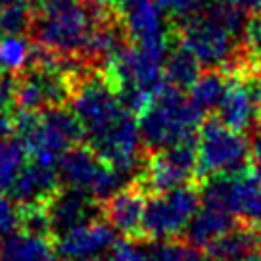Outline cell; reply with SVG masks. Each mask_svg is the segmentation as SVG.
<instances>
[{
	"mask_svg": "<svg viewBox=\"0 0 261 261\" xmlns=\"http://www.w3.org/2000/svg\"><path fill=\"white\" fill-rule=\"evenodd\" d=\"M16 137L35 162L54 165L69 148L85 139L79 119L65 106L50 108L44 112H17L14 117Z\"/></svg>",
	"mask_w": 261,
	"mask_h": 261,
	"instance_id": "cell-4",
	"label": "cell"
},
{
	"mask_svg": "<svg viewBox=\"0 0 261 261\" xmlns=\"http://www.w3.org/2000/svg\"><path fill=\"white\" fill-rule=\"evenodd\" d=\"M246 44L252 56L261 62V12L255 14L250 25L246 27Z\"/></svg>",
	"mask_w": 261,
	"mask_h": 261,
	"instance_id": "cell-28",
	"label": "cell"
},
{
	"mask_svg": "<svg viewBox=\"0 0 261 261\" xmlns=\"http://www.w3.org/2000/svg\"><path fill=\"white\" fill-rule=\"evenodd\" d=\"M261 230L252 225L237 223L223 237L205 246L204 252L210 261H246L257 255Z\"/></svg>",
	"mask_w": 261,
	"mask_h": 261,
	"instance_id": "cell-17",
	"label": "cell"
},
{
	"mask_svg": "<svg viewBox=\"0 0 261 261\" xmlns=\"http://www.w3.org/2000/svg\"><path fill=\"white\" fill-rule=\"evenodd\" d=\"M148 257L150 261H210L202 248L194 246L180 237L150 242Z\"/></svg>",
	"mask_w": 261,
	"mask_h": 261,
	"instance_id": "cell-23",
	"label": "cell"
},
{
	"mask_svg": "<svg viewBox=\"0 0 261 261\" xmlns=\"http://www.w3.org/2000/svg\"><path fill=\"white\" fill-rule=\"evenodd\" d=\"M200 182H190L165 192L150 194L142 215L140 242L150 244L155 240L180 237L187 230L194 213L200 210Z\"/></svg>",
	"mask_w": 261,
	"mask_h": 261,
	"instance_id": "cell-6",
	"label": "cell"
},
{
	"mask_svg": "<svg viewBox=\"0 0 261 261\" xmlns=\"http://www.w3.org/2000/svg\"><path fill=\"white\" fill-rule=\"evenodd\" d=\"M115 6L119 8L130 42L165 60L173 33L167 29L158 0H115Z\"/></svg>",
	"mask_w": 261,
	"mask_h": 261,
	"instance_id": "cell-12",
	"label": "cell"
},
{
	"mask_svg": "<svg viewBox=\"0 0 261 261\" xmlns=\"http://www.w3.org/2000/svg\"><path fill=\"white\" fill-rule=\"evenodd\" d=\"M133 179L139 180L148 196L190 182H200L196 139L148 152L142 169Z\"/></svg>",
	"mask_w": 261,
	"mask_h": 261,
	"instance_id": "cell-10",
	"label": "cell"
},
{
	"mask_svg": "<svg viewBox=\"0 0 261 261\" xmlns=\"http://www.w3.org/2000/svg\"><path fill=\"white\" fill-rule=\"evenodd\" d=\"M210 0H158L160 8L169 14L175 23H179L182 19L196 14L200 8H204Z\"/></svg>",
	"mask_w": 261,
	"mask_h": 261,
	"instance_id": "cell-25",
	"label": "cell"
},
{
	"mask_svg": "<svg viewBox=\"0 0 261 261\" xmlns=\"http://www.w3.org/2000/svg\"><path fill=\"white\" fill-rule=\"evenodd\" d=\"M252 162L255 165V171L261 175V135L255 137L252 144Z\"/></svg>",
	"mask_w": 261,
	"mask_h": 261,
	"instance_id": "cell-31",
	"label": "cell"
},
{
	"mask_svg": "<svg viewBox=\"0 0 261 261\" xmlns=\"http://www.w3.org/2000/svg\"><path fill=\"white\" fill-rule=\"evenodd\" d=\"M0 14H2V8H0Z\"/></svg>",
	"mask_w": 261,
	"mask_h": 261,
	"instance_id": "cell-36",
	"label": "cell"
},
{
	"mask_svg": "<svg viewBox=\"0 0 261 261\" xmlns=\"http://www.w3.org/2000/svg\"><path fill=\"white\" fill-rule=\"evenodd\" d=\"M50 261H69V259H65V257H62V255H60V257H52Z\"/></svg>",
	"mask_w": 261,
	"mask_h": 261,
	"instance_id": "cell-33",
	"label": "cell"
},
{
	"mask_svg": "<svg viewBox=\"0 0 261 261\" xmlns=\"http://www.w3.org/2000/svg\"><path fill=\"white\" fill-rule=\"evenodd\" d=\"M115 8L112 0H35L27 35L37 46L83 65L92 33Z\"/></svg>",
	"mask_w": 261,
	"mask_h": 261,
	"instance_id": "cell-2",
	"label": "cell"
},
{
	"mask_svg": "<svg viewBox=\"0 0 261 261\" xmlns=\"http://www.w3.org/2000/svg\"><path fill=\"white\" fill-rule=\"evenodd\" d=\"M196 146L200 182L210 177L242 171L252 158V146L248 144L244 133L227 127L219 117H210L202 123Z\"/></svg>",
	"mask_w": 261,
	"mask_h": 261,
	"instance_id": "cell-7",
	"label": "cell"
},
{
	"mask_svg": "<svg viewBox=\"0 0 261 261\" xmlns=\"http://www.w3.org/2000/svg\"><path fill=\"white\" fill-rule=\"evenodd\" d=\"M54 240L17 228L0 240V261H50Z\"/></svg>",
	"mask_w": 261,
	"mask_h": 261,
	"instance_id": "cell-18",
	"label": "cell"
},
{
	"mask_svg": "<svg viewBox=\"0 0 261 261\" xmlns=\"http://www.w3.org/2000/svg\"><path fill=\"white\" fill-rule=\"evenodd\" d=\"M35 44L33 41L21 35H4L0 37V71L10 75L19 73L25 69L33 56Z\"/></svg>",
	"mask_w": 261,
	"mask_h": 261,
	"instance_id": "cell-22",
	"label": "cell"
},
{
	"mask_svg": "<svg viewBox=\"0 0 261 261\" xmlns=\"http://www.w3.org/2000/svg\"><path fill=\"white\" fill-rule=\"evenodd\" d=\"M227 73V89L219 108V119L238 133H252L261 125V62Z\"/></svg>",
	"mask_w": 261,
	"mask_h": 261,
	"instance_id": "cell-9",
	"label": "cell"
},
{
	"mask_svg": "<svg viewBox=\"0 0 261 261\" xmlns=\"http://www.w3.org/2000/svg\"><path fill=\"white\" fill-rule=\"evenodd\" d=\"M19 228V205L0 192V237H6Z\"/></svg>",
	"mask_w": 261,
	"mask_h": 261,
	"instance_id": "cell-27",
	"label": "cell"
},
{
	"mask_svg": "<svg viewBox=\"0 0 261 261\" xmlns=\"http://www.w3.org/2000/svg\"><path fill=\"white\" fill-rule=\"evenodd\" d=\"M62 188V180L54 165L35 162L25 165L17 173L12 187L8 188V196L17 205L48 204V200Z\"/></svg>",
	"mask_w": 261,
	"mask_h": 261,
	"instance_id": "cell-16",
	"label": "cell"
},
{
	"mask_svg": "<svg viewBox=\"0 0 261 261\" xmlns=\"http://www.w3.org/2000/svg\"><path fill=\"white\" fill-rule=\"evenodd\" d=\"M46 210L50 215L54 238L67 228L104 217L102 215V200H98L85 190L71 187L60 188L48 200Z\"/></svg>",
	"mask_w": 261,
	"mask_h": 261,
	"instance_id": "cell-15",
	"label": "cell"
},
{
	"mask_svg": "<svg viewBox=\"0 0 261 261\" xmlns=\"http://www.w3.org/2000/svg\"><path fill=\"white\" fill-rule=\"evenodd\" d=\"M27 155V148L17 137L0 142V192H8L17 173L25 167Z\"/></svg>",
	"mask_w": 261,
	"mask_h": 261,
	"instance_id": "cell-24",
	"label": "cell"
},
{
	"mask_svg": "<svg viewBox=\"0 0 261 261\" xmlns=\"http://www.w3.org/2000/svg\"><path fill=\"white\" fill-rule=\"evenodd\" d=\"M238 221L227 213L225 210L213 207V205L202 204V207L194 213V217L190 219L187 227V240L194 246L204 250L205 246H210L213 240L223 237L227 230L237 225Z\"/></svg>",
	"mask_w": 261,
	"mask_h": 261,
	"instance_id": "cell-19",
	"label": "cell"
},
{
	"mask_svg": "<svg viewBox=\"0 0 261 261\" xmlns=\"http://www.w3.org/2000/svg\"><path fill=\"white\" fill-rule=\"evenodd\" d=\"M173 33L204 69L234 71L253 60L246 44V14L232 0H210L175 23Z\"/></svg>",
	"mask_w": 261,
	"mask_h": 261,
	"instance_id": "cell-1",
	"label": "cell"
},
{
	"mask_svg": "<svg viewBox=\"0 0 261 261\" xmlns=\"http://www.w3.org/2000/svg\"><path fill=\"white\" fill-rule=\"evenodd\" d=\"M137 240L130 238H123V240H115L110 253H108L106 261H150L148 253H144L140 250Z\"/></svg>",
	"mask_w": 261,
	"mask_h": 261,
	"instance_id": "cell-26",
	"label": "cell"
},
{
	"mask_svg": "<svg viewBox=\"0 0 261 261\" xmlns=\"http://www.w3.org/2000/svg\"><path fill=\"white\" fill-rule=\"evenodd\" d=\"M83 261H102V259H98V257H90V259H83Z\"/></svg>",
	"mask_w": 261,
	"mask_h": 261,
	"instance_id": "cell-34",
	"label": "cell"
},
{
	"mask_svg": "<svg viewBox=\"0 0 261 261\" xmlns=\"http://www.w3.org/2000/svg\"><path fill=\"white\" fill-rule=\"evenodd\" d=\"M14 2H17V0H0V8H6V6L14 4Z\"/></svg>",
	"mask_w": 261,
	"mask_h": 261,
	"instance_id": "cell-32",
	"label": "cell"
},
{
	"mask_svg": "<svg viewBox=\"0 0 261 261\" xmlns=\"http://www.w3.org/2000/svg\"><path fill=\"white\" fill-rule=\"evenodd\" d=\"M14 106V75L0 71V115Z\"/></svg>",
	"mask_w": 261,
	"mask_h": 261,
	"instance_id": "cell-29",
	"label": "cell"
},
{
	"mask_svg": "<svg viewBox=\"0 0 261 261\" xmlns=\"http://www.w3.org/2000/svg\"><path fill=\"white\" fill-rule=\"evenodd\" d=\"M148 192L137 179H130L125 187L102 202V215L112 227L125 238L140 242L142 215L146 207Z\"/></svg>",
	"mask_w": 261,
	"mask_h": 261,
	"instance_id": "cell-14",
	"label": "cell"
},
{
	"mask_svg": "<svg viewBox=\"0 0 261 261\" xmlns=\"http://www.w3.org/2000/svg\"><path fill=\"white\" fill-rule=\"evenodd\" d=\"M259 250H261V238H259Z\"/></svg>",
	"mask_w": 261,
	"mask_h": 261,
	"instance_id": "cell-35",
	"label": "cell"
},
{
	"mask_svg": "<svg viewBox=\"0 0 261 261\" xmlns=\"http://www.w3.org/2000/svg\"><path fill=\"white\" fill-rule=\"evenodd\" d=\"M58 175L62 187L85 190L102 202L129 182V177L102 162L96 152L83 142L69 148L62 155V160L58 162Z\"/></svg>",
	"mask_w": 261,
	"mask_h": 261,
	"instance_id": "cell-11",
	"label": "cell"
},
{
	"mask_svg": "<svg viewBox=\"0 0 261 261\" xmlns=\"http://www.w3.org/2000/svg\"><path fill=\"white\" fill-rule=\"evenodd\" d=\"M232 2L244 12L246 16H248V14L255 16V14L261 12V0H232Z\"/></svg>",
	"mask_w": 261,
	"mask_h": 261,
	"instance_id": "cell-30",
	"label": "cell"
},
{
	"mask_svg": "<svg viewBox=\"0 0 261 261\" xmlns=\"http://www.w3.org/2000/svg\"><path fill=\"white\" fill-rule=\"evenodd\" d=\"M115 242V228L104 217L83 223L60 232L54 238V252L65 259H90L112 248Z\"/></svg>",
	"mask_w": 261,
	"mask_h": 261,
	"instance_id": "cell-13",
	"label": "cell"
},
{
	"mask_svg": "<svg viewBox=\"0 0 261 261\" xmlns=\"http://www.w3.org/2000/svg\"><path fill=\"white\" fill-rule=\"evenodd\" d=\"M202 204L230 213L238 223L261 228V175L242 169L200 182Z\"/></svg>",
	"mask_w": 261,
	"mask_h": 261,
	"instance_id": "cell-8",
	"label": "cell"
},
{
	"mask_svg": "<svg viewBox=\"0 0 261 261\" xmlns=\"http://www.w3.org/2000/svg\"><path fill=\"white\" fill-rule=\"evenodd\" d=\"M67 104L79 119L89 140L96 139L129 112L104 71L94 67L75 69L71 96Z\"/></svg>",
	"mask_w": 261,
	"mask_h": 261,
	"instance_id": "cell-5",
	"label": "cell"
},
{
	"mask_svg": "<svg viewBox=\"0 0 261 261\" xmlns=\"http://www.w3.org/2000/svg\"><path fill=\"white\" fill-rule=\"evenodd\" d=\"M227 79L228 77L223 69H205L192 83L188 96L204 114L217 110L227 89Z\"/></svg>",
	"mask_w": 261,
	"mask_h": 261,
	"instance_id": "cell-21",
	"label": "cell"
},
{
	"mask_svg": "<svg viewBox=\"0 0 261 261\" xmlns=\"http://www.w3.org/2000/svg\"><path fill=\"white\" fill-rule=\"evenodd\" d=\"M200 67L202 65L196 60L194 54L175 37V44L169 46L167 54H165V60H163V71H165L167 83L182 90L190 89L192 83L200 75Z\"/></svg>",
	"mask_w": 261,
	"mask_h": 261,
	"instance_id": "cell-20",
	"label": "cell"
},
{
	"mask_svg": "<svg viewBox=\"0 0 261 261\" xmlns=\"http://www.w3.org/2000/svg\"><path fill=\"white\" fill-rule=\"evenodd\" d=\"M137 117L142 144L148 152H155L196 139L202 127L204 112L182 92V89L167 83Z\"/></svg>",
	"mask_w": 261,
	"mask_h": 261,
	"instance_id": "cell-3",
	"label": "cell"
},
{
	"mask_svg": "<svg viewBox=\"0 0 261 261\" xmlns=\"http://www.w3.org/2000/svg\"><path fill=\"white\" fill-rule=\"evenodd\" d=\"M112 2H115V0H112Z\"/></svg>",
	"mask_w": 261,
	"mask_h": 261,
	"instance_id": "cell-37",
	"label": "cell"
}]
</instances>
